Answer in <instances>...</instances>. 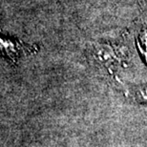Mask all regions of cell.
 Here are the masks:
<instances>
[{
    "label": "cell",
    "instance_id": "1",
    "mask_svg": "<svg viewBox=\"0 0 147 147\" xmlns=\"http://www.w3.org/2000/svg\"><path fill=\"white\" fill-rule=\"evenodd\" d=\"M140 96H142V98H144L147 100V88L145 90H142V92H140Z\"/></svg>",
    "mask_w": 147,
    "mask_h": 147
}]
</instances>
